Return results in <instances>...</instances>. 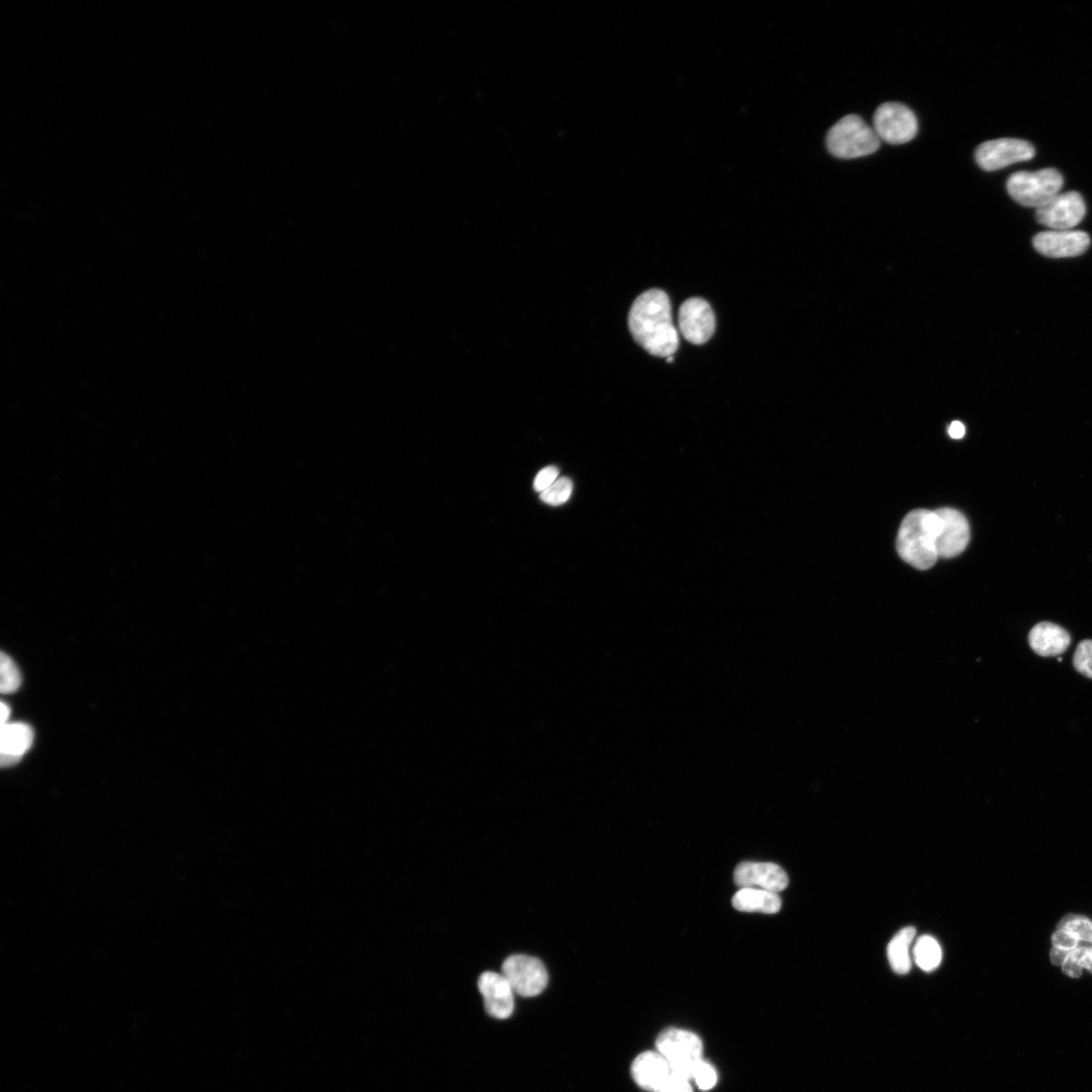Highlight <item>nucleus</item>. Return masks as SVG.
<instances>
[{
	"label": "nucleus",
	"mask_w": 1092,
	"mask_h": 1092,
	"mask_svg": "<svg viewBox=\"0 0 1092 1092\" xmlns=\"http://www.w3.org/2000/svg\"><path fill=\"white\" fill-rule=\"evenodd\" d=\"M915 928L906 926L899 930L887 947L891 968L897 974L904 975L911 969L910 946L915 938Z\"/></svg>",
	"instance_id": "obj_19"
},
{
	"label": "nucleus",
	"mask_w": 1092,
	"mask_h": 1092,
	"mask_svg": "<svg viewBox=\"0 0 1092 1092\" xmlns=\"http://www.w3.org/2000/svg\"><path fill=\"white\" fill-rule=\"evenodd\" d=\"M1081 968L1082 967L1070 957L1063 963V971L1070 977H1079L1081 975Z\"/></svg>",
	"instance_id": "obj_30"
},
{
	"label": "nucleus",
	"mask_w": 1092,
	"mask_h": 1092,
	"mask_svg": "<svg viewBox=\"0 0 1092 1092\" xmlns=\"http://www.w3.org/2000/svg\"><path fill=\"white\" fill-rule=\"evenodd\" d=\"M666 361H667V362H672V361H673V357H672V356H670V357H667V358H666Z\"/></svg>",
	"instance_id": "obj_35"
},
{
	"label": "nucleus",
	"mask_w": 1092,
	"mask_h": 1092,
	"mask_svg": "<svg viewBox=\"0 0 1092 1092\" xmlns=\"http://www.w3.org/2000/svg\"><path fill=\"white\" fill-rule=\"evenodd\" d=\"M915 964L925 972L935 970L941 962V948L937 940L930 935L918 937L913 947Z\"/></svg>",
	"instance_id": "obj_20"
},
{
	"label": "nucleus",
	"mask_w": 1092,
	"mask_h": 1092,
	"mask_svg": "<svg viewBox=\"0 0 1092 1092\" xmlns=\"http://www.w3.org/2000/svg\"><path fill=\"white\" fill-rule=\"evenodd\" d=\"M1059 928L1073 933L1080 939L1092 941V924L1084 917L1066 916L1060 922Z\"/></svg>",
	"instance_id": "obj_24"
},
{
	"label": "nucleus",
	"mask_w": 1092,
	"mask_h": 1092,
	"mask_svg": "<svg viewBox=\"0 0 1092 1092\" xmlns=\"http://www.w3.org/2000/svg\"><path fill=\"white\" fill-rule=\"evenodd\" d=\"M628 326L634 340L653 356L667 358L678 348L670 301L660 289L646 290L634 300Z\"/></svg>",
	"instance_id": "obj_1"
},
{
	"label": "nucleus",
	"mask_w": 1092,
	"mask_h": 1092,
	"mask_svg": "<svg viewBox=\"0 0 1092 1092\" xmlns=\"http://www.w3.org/2000/svg\"><path fill=\"white\" fill-rule=\"evenodd\" d=\"M9 715H10L9 707L5 703H1V708H0L1 725H4V724L8 723L7 720H8Z\"/></svg>",
	"instance_id": "obj_33"
},
{
	"label": "nucleus",
	"mask_w": 1092,
	"mask_h": 1092,
	"mask_svg": "<svg viewBox=\"0 0 1092 1092\" xmlns=\"http://www.w3.org/2000/svg\"><path fill=\"white\" fill-rule=\"evenodd\" d=\"M32 741L33 731L29 725L21 722L1 725V766H11L17 763L30 748Z\"/></svg>",
	"instance_id": "obj_16"
},
{
	"label": "nucleus",
	"mask_w": 1092,
	"mask_h": 1092,
	"mask_svg": "<svg viewBox=\"0 0 1092 1092\" xmlns=\"http://www.w3.org/2000/svg\"><path fill=\"white\" fill-rule=\"evenodd\" d=\"M1069 957L1072 958L1075 962H1077L1081 967L1086 968L1088 962L1092 957V949L1084 946L1074 947L1073 949H1071Z\"/></svg>",
	"instance_id": "obj_29"
},
{
	"label": "nucleus",
	"mask_w": 1092,
	"mask_h": 1092,
	"mask_svg": "<svg viewBox=\"0 0 1092 1092\" xmlns=\"http://www.w3.org/2000/svg\"><path fill=\"white\" fill-rule=\"evenodd\" d=\"M936 526V551L938 557L950 558L961 554L970 540V527L965 516L958 510L941 508L934 510Z\"/></svg>",
	"instance_id": "obj_9"
},
{
	"label": "nucleus",
	"mask_w": 1092,
	"mask_h": 1092,
	"mask_svg": "<svg viewBox=\"0 0 1092 1092\" xmlns=\"http://www.w3.org/2000/svg\"><path fill=\"white\" fill-rule=\"evenodd\" d=\"M881 140L873 127L859 116L848 114L839 119L828 131L826 146L829 153L841 159H853L875 153Z\"/></svg>",
	"instance_id": "obj_3"
},
{
	"label": "nucleus",
	"mask_w": 1092,
	"mask_h": 1092,
	"mask_svg": "<svg viewBox=\"0 0 1092 1092\" xmlns=\"http://www.w3.org/2000/svg\"><path fill=\"white\" fill-rule=\"evenodd\" d=\"M1063 184V176L1057 169L1044 168L1013 173L1006 188L1017 203L1037 209L1058 195Z\"/></svg>",
	"instance_id": "obj_4"
},
{
	"label": "nucleus",
	"mask_w": 1092,
	"mask_h": 1092,
	"mask_svg": "<svg viewBox=\"0 0 1092 1092\" xmlns=\"http://www.w3.org/2000/svg\"><path fill=\"white\" fill-rule=\"evenodd\" d=\"M502 974L515 994L523 997L541 994L548 984V973L544 964L539 959L527 954H513L507 958L502 965Z\"/></svg>",
	"instance_id": "obj_6"
},
{
	"label": "nucleus",
	"mask_w": 1092,
	"mask_h": 1092,
	"mask_svg": "<svg viewBox=\"0 0 1092 1092\" xmlns=\"http://www.w3.org/2000/svg\"><path fill=\"white\" fill-rule=\"evenodd\" d=\"M559 470L556 466L550 465L542 468L535 476L533 486L538 492L546 490L558 479Z\"/></svg>",
	"instance_id": "obj_26"
},
{
	"label": "nucleus",
	"mask_w": 1092,
	"mask_h": 1092,
	"mask_svg": "<svg viewBox=\"0 0 1092 1092\" xmlns=\"http://www.w3.org/2000/svg\"><path fill=\"white\" fill-rule=\"evenodd\" d=\"M1078 939L1079 938L1076 935L1064 929H1059L1053 936V942L1056 947L1068 950L1076 947Z\"/></svg>",
	"instance_id": "obj_28"
},
{
	"label": "nucleus",
	"mask_w": 1092,
	"mask_h": 1092,
	"mask_svg": "<svg viewBox=\"0 0 1092 1092\" xmlns=\"http://www.w3.org/2000/svg\"><path fill=\"white\" fill-rule=\"evenodd\" d=\"M1073 664L1077 671L1092 678V640L1086 639L1079 642L1074 653Z\"/></svg>",
	"instance_id": "obj_23"
},
{
	"label": "nucleus",
	"mask_w": 1092,
	"mask_h": 1092,
	"mask_svg": "<svg viewBox=\"0 0 1092 1092\" xmlns=\"http://www.w3.org/2000/svg\"><path fill=\"white\" fill-rule=\"evenodd\" d=\"M654 1092H693L688 1080L670 1074L668 1079Z\"/></svg>",
	"instance_id": "obj_27"
},
{
	"label": "nucleus",
	"mask_w": 1092,
	"mask_h": 1092,
	"mask_svg": "<svg viewBox=\"0 0 1092 1092\" xmlns=\"http://www.w3.org/2000/svg\"><path fill=\"white\" fill-rule=\"evenodd\" d=\"M1033 146L1024 140L1002 138L987 141L976 149L977 164L986 171H994L1011 164L1033 158Z\"/></svg>",
	"instance_id": "obj_8"
},
{
	"label": "nucleus",
	"mask_w": 1092,
	"mask_h": 1092,
	"mask_svg": "<svg viewBox=\"0 0 1092 1092\" xmlns=\"http://www.w3.org/2000/svg\"><path fill=\"white\" fill-rule=\"evenodd\" d=\"M873 124L879 139L892 145L911 141L918 129L913 111L897 102L881 104L874 113Z\"/></svg>",
	"instance_id": "obj_7"
},
{
	"label": "nucleus",
	"mask_w": 1092,
	"mask_h": 1092,
	"mask_svg": "<svg viewBox=\"0 0 1092 1092\" xmlns=\"http://www.w3.org/2000/svg\"><path fill=\"white\" fill-rule=\"evenodd\" d=\"M477 984L485 1011L491 1017L507 1019L513 1014L515 992L502 973L484 972L479 976Z\"/></svg>",
	"instance_id": "obj_14"
},
{
	"label": "nucleus",
	"mask_w": 1092,
	"mask_h": 1092,
	"mask_svg": "<svg viewBox=\"0 0 1092 1092\" xmlns=\"http://www.w3.org/2000/svg\"><path fill=\"white\" fill-rule=\"evenodd\" d=\"M1034 249L1050 258H1068L1084 254L1090 246L1088 234L1074 230H1051L1032 240Z\"/></svg>",
	"instance_id": "obj_12"
},
{
	"label": "nucleus",
	"mask_w": 1092,
	"mask_h": 1092,
	"mask_svg": "<svg viewBox=\"0 0 1092 1092\" xmlns=\"http://www.w3.org/2000/svg\"><path fill=\"white\" fill-rule=\"evenodd\" d=\"M948 435L953 439H961L965 435V426L960 421H953L948 427Z\"/></svg>",
	"instance_id": "obj_32"
},
{
	"label": "nucleus",
	"mask_w": 1092,
	"mask_h": 1092,
	"mask_svg": "<svg viewBox=\"0 0 1092 1092\" xmlns=\"http://www.w3.org/2000/svg\"><path fill=\"white\" fill-rule=\"evenodd\" d=\"M1069 954L1070 950L1055 946L1051 951V960L1055 965H1063Z\"/></svg>",
	"instance_id": "obj_31"
},
{
	"label": "nucleus",
	"mask_w": 1092,
	"mask_h": 1092,
	"mask_svg": "<svg viewBox=\"0 0 1092 1092\" xmlns=\"http://www.w3.org/2000/svg\"><path fill=\"white\" fill-rule=\"evenodd\" d=\"M934 511L917 509L903 519L897 536V551L913 567L925 570L938 558Z\"/></svg>",
	"instance_id": "obj_2"
},
{
	"label": "nucleus",
	"mask_w": 1092,
	"mask_h": 1092,
	"mask_svg": "<svg viewBox=\"0 0 1092 1092\" xmlns=\"http://www.w3.org/2000/svg\"><path fill=\"white\" fill-rule=\"evenodd\" d=\"M731 902L738 911L766 914L779 912L782 906L778 893L758 888H740Z\"/></svg>",
	"instance_id": "obj_18"
},
{
	"label": "nucleus",
	"mask_w": 1092,
	"mask_h": 1092,
	"mask_svg": "<svg viewBox=\"0 0 1092 1092\" xmlns=\"http://www.w3.org/2000/svg\"><path fill=\"white\" fill-rule=\"evenodd\" d=\"M1086 213L1082 195L1076 191L1059 193L1036 209V219L1051 230H1072Z\"/></svg>",
	"instance_id": "obj_10"
},
{
	"label": "nucleus",
	"mask_w": 1092,
	"mask_h": 1092,
	"mask_svg": "<svg viewBox=\"0 0 1092 1092\" xmlns=\"http://www.w3.org/2000/svg\"><path fill=\"white\" fill-rule=\"evenodd\" d=\"M734 883L740 888H758L780 892L787 888V873L774 862L743 861L734 870Z\"/></svg>",
	"instance_id": "obj_13"
},
{
	"label": "nucleus",
	"mask_w": 1092,
	"mask_h": 1092,
	"mask_svg": "<svg viewBox=\"0 0 1092 1092\" xmlns=\"http://www.w3.org/2000/svg\"><path fill=\"white\" fill-rule=\"evenodd\" d=\"M678 328L690 343L702 345L715 331V315L708 301L700 297L685 300L678 309Z\"/></svg>",
	"instance_id": "obj_11"
},
{
	"label": "nucleus",
	"mask_w": 1092,
	"mask_h": 1092,
	"mask_svg": "<svg viewBox=\"0 0 1092 1092\" xmlns=\"http://www.w3.org/2000/svg\"><path fill=\"white\" fill-rule=\"evenodd\" d=\"M1086 968L1092 973V957H1091L1090 961L1088 962Z\"/></svg>",
	"instance_id": "obj_34"
},
{
	"label": "nucleus",
	"mask_w": 1092,
	"mask_h": 1092,
	"mask_svg": "<svg viewBox=\"0 0 1092 1092\" xmlns=\"http://www.w3.org/2000/svg\"><path fill=\"white\" fill-rule=\"evenodd\" d=\"M631 1074L640 1088L654 1092L668 1079L670 1069L661 1054L646 1051L638 1055L633 1061Z\"/></svg>",
	"instance_id": "obj_15"
},
{
	"label": "nucleus",
	"mask_w": 1092,
	"mask_h": 1092,
	"mask_svg": "<svg viewBox=\"0 0 1092 1092\" xmlns=\"http://www.w3.org/2000/svg\"><path fill=\"white\" fill-rule=\"evenodd\" d=\"M572 492V481L568 477H559L552 485L540 493V499L550 506L565 504Z\"/></svg>",
	"instance_id": "obj_22"
},
{
	"label": "nucleus",
	"mask_w": 1092,
	"mask_h": 1092,
	"mask_svg": "<svg viewBox=\"0 0 1092 1092\" xmlns=\"http://www.w3.org/2000/svg\"><path fill=\"white\" fill-rule=\"evenodd\" d=\"M693 1079L701 1090L712 1089L717 1082V1073L714 1067L703 1059L697 1064Z\"/></svg>",
	"instance_id": "obj_25"
},
{
	"label": "nucleus",
	"mask_w": 1092,
	"mask_h": 1092,
	"mask_svg": "<svg viewBox=\"0 0 1092 1092\" xmlns=\"http://www.w3.org/2000/svg\"><path fill=\"white\" fill-rule=\"evenodd\" d=\"M1028 643L1036 654L1044 657L1055 656L1068 649L1071 636L1068 631L1055 623L1040 622L1029 631Z\"/></svg>",
	"instance_id": "obj_17"
},
{
	"label": "nucleus",
	"mask_w": 1092,
	"mask_h": 1092,
	"mask_svg": "<svg viewBox=\"0 0 1092 1092\" xmlns=\"http://www.w3.org/2000/svg\"><path fill=\"white\" fill-rule=\"evenodd\" d=\"M0 690L2 694H11L18 690L21 684V675L18 667L5 653L0 655Z\"/></svg>",
	"instance_id": "obj_21"
},
{
	"label": "nucleus",
	"mask_w": 1092,
	"mask_h": 1092,
	"mask_svg": "<svg viewBox=\"0 0 1092 1092\" xmlns=\"http://www.w3.org/2000/svg\"><path fill=\"white\" fill-rule=\"evenodd\" d=\"M656 1050L667 1061L671 1075L690 1081L702 1060L703 1043L696 1033L671 1027L659 1033Z\"/></svg>",
	"instance_id": "obj_5"
}]
</instances>
